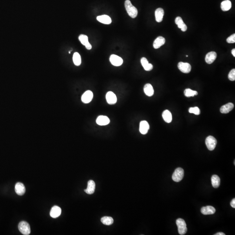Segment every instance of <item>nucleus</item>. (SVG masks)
<instances>
[{"mask_svg":"<svg viewBox=\"0 0 235 235\" xmlns=\"http://www.w3.org/2000/svg\"><path fill=\"white\" fill-rule=\"evenodd\" d=\"M125 9L129 16L132 18L136 17L138 15V10L135 7H134L129 0H126L124 3Z\"/></svg>","mask_w":235,"mask_h":235,"instance_id":"1","label":"nucleus"},{"mask_svg":"<svg viewBox=\"0 0 235 235\" xmlns=\"http://www.w3.org/2000/svg\"><path fill=\"white\" fill-rule=\"evenodd\" d=\"M176 223L179 234L181 235H185L187 231V225L185 220L182 218H178L176 221Z\"/></svg>","mask_w":235,"mask_h":235,"instance_id":"2","label":"nucleus"},{"mask_svg":"<svg viewBox=\"0 0 235 235\" xmlns=\"http://www.w3.org/2000/svg\"><path fill=\"white\" fill-rule=\"evenodd\" d=\"M18 229L20 232L23 235H28L30 234V226L29 224L25 221H22L19 223Z\"/></svg>","mask_w":235,"mask_h":235,"instance_id":"3","label":"nucleus"},{"mask_svg":"<svg viewBox=\"0 0 235 235\" xmlns=\"http://www.w3.org/2000/svg\"><path fill=\"white\" fill-rule=\"evenodd\" d=\"M184 175V170L181 168H177L172 175V180L174 182H180L183 178Z\"/></svg>","mask_w":235,"mask_h":235,"instance_id":"4","label":"nucleus"},{"mask_svg":"<svg viewBox=\"0 0 235 235\" xmlns=\"http://www.w3.org/2000/svg\"><path fill=\"white\" fill-rule=\"evenodd\" d=\"M205 144L208 149L212 151L216 148L217 144V140L214 137L209 136L205 139Z\"/></svg>","mask_w":235,"mask_h":235,"instance_id":"5","label":"nucleus"},{"mask_svg":"<svg viewBox=\"0 0 235 235\" xmlns=\"http://www.w3.org/2000/svg\"><path fill=\"white\" fill-rule=\"evenodd\" d=\"M110 62L112 65L115 66H121L122 64L123 59L118 56L112 55L110 57Z\"/></svg>","mask_w":235,"mask_h":235,"instance_id":"6","label":"nucleus"},{"mask_svg":"<svg viewBox=\"0 0 235 235\" xmlns=\"http://www.w3.org/2000/svg\"><path fill=\"white\" fill-rule=\"evenodd\" d=\"M178 67L180 71L183 73H189L191 70V66L188 63L180 62L178 64Z\"/></svg>","mask_w":235,"mask_h":235,"instance_id":"7","label":"nucleus"},{"mask_svg":"<svg viewBox=\"0 0 235 235\" xmlns=\"http://www.w3.org/2000/svg\"><path fill=\"white\" fill-rule=\"evenodd\" d=\"M93 97V94L92 91L88 90L85 91L82 95V101L84 103L90 102Z\"/></svg>","mask_w":235,"mask_h":235,"instance_id":"8","label":"nucleus"},{"mask_svg":"<svg viewBox=\"0 0 235 235\" xmlns=\"http://www.w3.org/2000/svg\"><path fill=\"white\" fill-rule=\"evenodd\" d=\"M106 100L107 102L110 104H114L117 102V97L112 91H109L106 94Z\"/></svg>","mask_w":235,"mask_h":235,"instance_id":"9","label":"nucleus"},{"mask_svg":"<svg viewBox=\"0 0 235 235\" xmlns=\"http://www.w3.org/2000/svg\"><path fill=\"white\" fill-rule=\"evenodd\" d=\"M78 38H79V41H80L81 43L83 45L85 46L86 49L88 50L91 49V48H92V46L88 42V37L87 36L84 35H81L79 36Z\"/></svg>","mask_w":235,"mask_h":235,"instance_id":"10","label":"nucleus"},{"mask_svg":"<svg viewBox=\"0 0 235 235\" xmlns=\"http://www.w3.org/2000/svg\"><path fill=\"white\" fill-rule=\"evenodd\" d=\"M149 129V125L148 122L146 121H141L139 126V131L141 134L145 135Z\"/></svg>","mask_w":235,"mask_h":235,"instance_id":"11","label":"nucleus"},{"mask_svg":"<svg viewBox=\"0 0 235 235\" xmlns=\"http://www.w3.org/2000/svg\"><path fill=\"white\" fill-rule=\"evenodd\" d=\"M216 57V53L215 51H211L209 52L205 56V62L208 64H211L215 61Z\"/></svg>","mask_w":235,"mask_h":235,"instance_id":"12","label":"nucleus"},{"mask_svg":"<svg viewBox=\"0 0 235 235\" xmlns=\"http://www.w3.org/2000/svg\"><path fill=\"white\" fill-rule=\"evenodd\" d=\"M15 190L16 193L19 196H22L25 192V188L23 184L21 182H17L15 186Z\"/></svg>","mask_w":235,"mask_h":235,"instance_id":"13","label":"nucleus"},{"mask_svg":"<svg viewBox=\"0 0 235 235\" xmlns=\"http://www.w3.org/2000/svg\"><path fill=\"white\" fill-rule=\"evenodd\" d=\"M216 211L214 207L209 205L202 207L201 210V213L205 215H212L215 213Z\"/></svg>","mask_w":235,"mask_h":235,"instance_id":"14","label":"nucleus"},{"mask_svg":"<svg viewBox=\"0 0 235 235\" xmlns=\"http://www.w3.org/2000/svg\"><path fill=\"white\" fill-rule=\"evenodd\" d=\"M62 213V209L60 207L55 205L51 208L50 211V216L53 218H56L58 217Z\"/></svg>","mask_w":235,"mask_h":235,"instance_id":"15","label":"nucleus"},{"mask_svg":"<svg viewBox=\"0 0 235 235\" xmlns=\"http://www.w3.org/2000/svg\"><path fill=\"white\" fill-rule=\"evenodd\" d=\"M96 123L99 125H107L110 123V119L106 116H99L97 118Z\"/></svg>","mask_w":235,"mask_h":235,"instance_id":"16","label":"nucleus"},{"mask_svg":"<svg viewBox=\"0 0 235 235\" xmlns=\"http://www.w3.org/2000/svg\"><path fill=\"white\" fill-rule=\"evenodd\" d=\"M165 40L164 37L162 36H159L156 38L153 43V47L154 48L158 49L162 46L165 43Z\"/></svg>","mask_w":235,"mask_h":235,"instance_id":"17","label":"nucleus"},{"mask_svg":"<svg viewBox=\"0 0 235 235\" xmlns=\"http://www.w3.org/2000/svg\"><path fill=\"white\" fill-rule=\"evenodd\" d=\"M95 188V184L93 180H89L88 182L87 189H84V191L87 194H92L94 193Z\"/></svg>","mask_w":235,"mask_h":235,"instance_id":"18","label":"nucleus"},{"mask_svg":"<svg viewBox=\"0 0 235 235\" xmlns=\"http://www.w3.org/2000/svg\"><path fill=\"white\" fill-rule=\"evenodd\" d=\"M175 23L177 25L179 28L181 29L182 31L185 32L187 29L186 24L184 23L182 19L180 17H177L175 19Z\"/></svg>","mask_w":235,"mask_h":235,"instance_id":"19","label":"nucleus"},{"mask_svg":"<svg viewBox=\"0 0 235 235\" xmlns=\"http://www.w3.org/2000/svg\"><path fill=\"white\" fill-rule=\"evenodd\" d=\"M234 108V104L232 103H228L223 105L220 108V112L223 114H227L231 111Z\"/></svg>","mask_w":235,"mask_h":235,"instance_id":"20","label":"nucleus"},{"mask_svg":"<svg viewBox=\"0 0 235 235\" xmlns=\"http://www.w3.org/2000/svg\"><path fill=\"white\" fill-rule=\"evenodd\" d=\"M164 11L162 8H158L155 11V17L156 21L158 22H161L163 20Z\"/></svg>","mask_w":235,"mask_h":235,"instance_id":"21","label":"nucleus"},{"mask_svg":"<svg viewBox=\"0 0 235 235\" xmlns=\"http://www.w3.org/2000/svg\"><path fill=\"white\" fill-rule=\"evenodd\" d=\"M97 20L104 24H109L111 23V18L107 15L98 16L97 17Z\"/></svg>","mask_w":235,"mask_h":235,"instance_id":"22","label":"nucleus"},{"mask_svg":"<svg viewBox=\"0 0 235 235\" xmlns=\"http://www.w3.org/2000/svg\"><path fill=\"white\" fill-rule=\"evenodd\" d=\"M141 63L142 66L146 71H150L153 69V65L149 63L147 59L145 57H142L141 59Z\"/></svg>","mask_w":235,"mask_h":235,"instance_id":"23","label":"nucleus"},{"mask_svg":"<svg viewBox=\"0 0 235 235\" xmlns=\"http://www.w3.org/2000/svg\"><path fill=\"white\" fill-rule=\"evenodd\" d=\"M144 91L146 95L149 97L151 96L154 94V89L152 85L150 84H147L144 87Z\"/></svg>","mask_w":235,"mask_h":235,"instance_id":"24","label":"nucleus"},{"mask_svg":"<svg viewBox=\"0 0 235 235\" xmlns=\"http://www.w3.org/2000/svg\"><path fill=\"white\" fill-rule=\"evenodd\" d=\"M162 117L166 122L170 123L172 121V115L171 113L168 110H165L163 112Z\"/></svg>","mask_w":235,"mask_h":235,"instance_id":"25","label":"nucleus"},{"mask_svg":"<svg viewBox=\"0 0 235 235\" xmlns=\"http://www.w3.org/2000/svg\"><path fill=\"white\" fill-rule=\"evenodd\" d=\"M212 184L214 188L219 187L220 184V179L217 175H213L211 178Z\"/></svg>","mask_w":235,"mask_h":235,"instance_id":"26","label":"nucleus"},{"mask_svg":"<svg viewBox=\"0 0 235 235\" xmlns=\"http://www.w3.org/2000/svg\"><path fill=\"white\" fill-rule=\"evenodd\" d=\"M232 7V3L229 0L223 1L221 4V9L224 11H228Z\"/></svg>","mask_w":235,"mask_h":235,"instance_id":"27","label":"nucleus"},{"mask_svg":"<svg viewBox=\"0 0 235 235\" xmlns=\"http://www.w3.org/2000/svg\"><path fill=\"white\" fill-rule=\"evenodd\" d=\"M73 61L74 64L76 66H79L81 64V57L80 54L75 52L73 55Z\"/></svg>","mask_w":235,"mask_h":235,"instance_id":"28","label":"nucleus"},{"mask_svg":"<svg viewBox=\"0 0 235 235\" xmlns=\"http://www.w3.org/2000/svg\"><path fill=\"white\" fill-rule=\"evenodd\" d=\"M101 220L103 224L107 225H111L114 222V220L111 217L104 216L101 218Z\"/></svg>","mask_w":235,"mask_h":235,"instance_id":"29","label":"nucleus"},{"mask_svg":"<svg viewBox=\"0 0 235 235\" xmlns=\"http://www.w3.org/2000/svg\"><path fill=\"white\" fill-rule=\"evenodd\" d=\"M198 93L196 91H193L190 88L185 89L184 91V95L187 97H193L197 95Z\"/></svg>","mask_w":235,"mask_h":235,"instance_id":"30","label":"nucleus"},{"mask_svg":"<svg viewBox=\"0 0 235 235\" xmlns=\"http://www.w3.org/2000/svg\"><path fill=\"white\" fill-rule=\"evenodd\" d=\"M189 113H193L196 115H199L200 113V111L199 108L197 107H191L189 110Z\"/></svg>","mask_w":235,"mask_h":235,"instance_id":"31","label":"nucleus"},{"mask_svg":"<svg viewBox=\"0 0 235 235\" xmlns=\"http://www.w3.org/2000/svg\"><path fill=\"white\" fill-rule=\"evenodd\" d=\"M228 78L229 80L231 81H234L235 80V69H233L232 70L228 75Z\"/></svg>","mask_w":235,"mask_h":235,"instance_id":"32","label":"nucleus"},{"mask_svg":"<svg viewBox=\"0 0 235 235\" xmlns=\"http://www.w3.org/2000/svg\"><path fill=\"white\" fill-rule=\"evenodd\" d=\"M227 43H234L235 42V34L231 35L226 39Z\"/></svg>","mask_w":235,"mask_h":235,"instance_id":"33","label":"nucleus"},{"mask_svg":"<svg viewBox=\"0 0 235 235\" xmlns=\"http://www.w3.org/2000/svg\"><path fill=\"white\" fill-rule=\"evenodd\" d=\"M231 206L233 208H235V199L233 198L230 203Z\"/></svg>","mask_w":235,"mask_h":235,"instance_id":"34","label":"nucleus"},{"mask_svg":"<svg viewBox=\"0 0 235 235\" xmlns=\"http://www.w3.org/2000/svg\"><path fill=\"white\" fill-rule=\"evenodd\" d=\"M232 54L233 55V56L235 57V49L234 48L232 50Z\"/></svg>","mask_w":235,"mask_h":235,"instance_id":"35","label":"nucleus"},{"mask_svg":"<svg viewBox=\"0 0 235 235\" xmlns=\"http://www.w3.org/2000/svg\"><path fill=\"white\" fill-rule=\"evenodd\" d=\"M215 235H225V234L223 233V232H218L215 234Z\"/></svg>","mask_w":235,"mask_h":235,"instance_id":"36","label":"nucleus"},{"mask_svg":"<svg viewBox=\"0 0 235 235\" xmlns=\"http://www.w3.org/2000/svg\"><path fill=\"white\" fill-rule=\"evenodd\" d=\"M186 56L187 57H188V55H186Z\"/></svg>","mask_w":235,"mask_h":235,"instance_id":"37","label":"nucleus"}]
</instances>
